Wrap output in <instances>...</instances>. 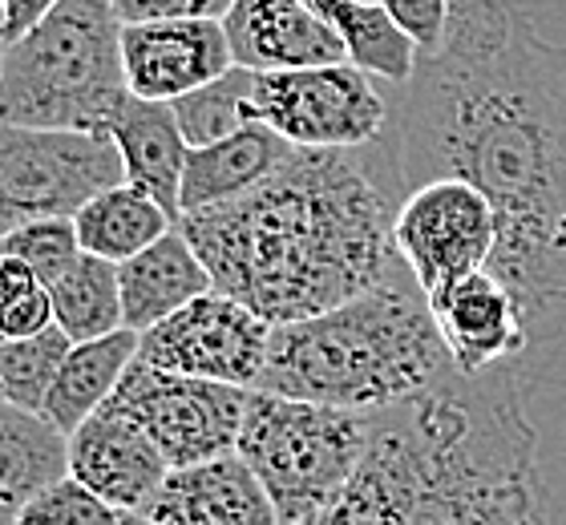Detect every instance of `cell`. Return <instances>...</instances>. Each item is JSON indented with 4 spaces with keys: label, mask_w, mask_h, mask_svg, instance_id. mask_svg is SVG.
Returning a JSON list of instances; mask_svg holds the SVG:
<instances>
[{
    "label": "cell",
    "mask_w": 566,
    "mask_h": 525,
    "mask_svg": "<svg viewBox=\"0 0 566 525\" xmlns=\"http://www.w3.org/2000/svg\"><path fill=\"white\" fill-rule=\"evenodd\" d=\"M248 392L251 388L158 372L150 364L134 360L130 372L122 376L118 392L109 397V409L130 417L158 444L170 469H190L235 453Z\"/></svg>",
    "instance_id": "cell-9"
},
{
    "label": "cell",
    "mask_w": 566,
    "mask_h": 525,
    "mask_svg": "<svg viewBox=\"0 0 566 525\" xmlns=\"http://www.w3.org/2000/svg\"><path fill=\"white\" fill-rule=\"evenodd\" d=\"M272 324L223 292H207L158 327L142 332L138 360L158 372L195 376L231 388H260Z\"/></svg>",
    "instance_id": "cell-11"
},
{
    "label": "cell",
    "mask_w": 566,
    "mask_h": 525,
    "mask_svg": "<svg viewBox=\"0 0 566 525\" xmlns=\"http://www.w3.org/2000/svg\"><path fill=\"white\" fill-rule=\"evenodd\" d=\"M57 4L61 0H0V45L21 41V36L45 21Z\"/></svg>",
    "instance_id": "cell-32"
},
{
    "label": "cell",
    "mask_w": 566,
    "mask_h": 525,
    "mask_svg": "<svg viewBox=\"0 0 566 525\" xmlns=\"http://www.w3.org/2000/svg\"><path fill=\"white\" fill-rule=\"evenodd\" d=\"M437 332L461 376H482L506 368L531 348V324L510 287L485 267L429 300Z\"/></svg>",
    "instance_id": "cell-14"
},
{
    "label": "cell",
    "mask_w": 566,
    "mask_h": 525,
    "mask_svg": "<svg viewBox=\"0 0 566 525\" xmlns=\"http://www.w3.org/2000/svg\"><path fill=\"white\" fill-rule=\"evenodd\" d=\"M106 134L122 154L126 182L138 187L142 195H150L178 222V190H182L190 146L178 129L175 105L126 97V105L114 114Z\"/></svg>",
    "instance_id": "cell-19"
},
{
    "label": "cell",
    "mask_w": 566,
    "mask_h": 525,
    "mask_svg": "<svg viewBox=\"0 0 566 525\" xmlns=\"http://www.w3.org/2000/svg\"><path fill=\"white\" fill-rule=\"evenodd\" d=\"M70 336L61 327H49L33 339H0V392L9 405L41 412L61 360L70 356Z\"/></svg>",
    "instance_id": "cell-26"
},
{
    "label": "cell",
    "mask_w": 566,
    "mask_h": 525,
    "mask_svg": "<svg viewBox=\"0 0 566 525\" xmlns=\"http://www.w3.org/2000/svg\"><path fill=\"white\" fill-rule=\"evenodd\" d=\"M377 4L389 12V21L413 41L421 57H433L437 49L446 45L453 0H377Z\"/></svg>",
    "instance_id": "cell-29"
},
{
    "label": "cell",
    "mask_w": 566,
    "mask_h": 525,
    "mask_svg": "<svg viewBox=\"0 0 566 525\" xmlns=\"http://www.w3.org/2000/svg\"><path fill=\"white\" fill-rule=\"evenodd\" d=\"M138 332L122 327L114 336L73 344L70 356L61 360L57 380L49 388L41 417L53 420L65 437H73L85 420L94 417L97 409H106L109 397L118 392L122 376L130 372V364L138 360Z\"/></svg>",
    "instance_id": "cell-22"
},
{
    "label": "cell",
    "mask_w": 566,
    "mask_h": 525,
    "mask_svg": "<svg viewBox=\"0 0 566 525\" xmlns=\"http://www.w3.org/2000/svg\"><path fill=\"white\" fill-rule=\"evenodd\" d=\"M73 227H77V243L85 255H97L122 267L134 255H142L146 246L166 239L178 222L150 195H142L130 182H118V187L102 190L97 199L85 202L73 214Z\"/></svg>",
    "instance_id": "cell-23"
},
{
    "label": "cell",
    "mask_w": 566,
    "mask_h": 525,
    "mask_svg": "<svg viewBox=\"0 0 566 525\" xmlns=\"http://www.w3.org/2000/svg\"><path fill=\"white\" fill-rule=\"evenodd\" d=\"M0 255L21 259L24 267L36 275V283L49 287V283H57L82 259V243H77L73 219H36L4 234L0 239Z\"/></svg>",
    "instance_id": "cell-27"
},
{
    "label": "cell",
    "mask_w": 566,
    "mask_h": 525,
    "mask_svg": "<svg viewBox=\"0 0 566 525\" xmlns=\"http://www.w3.org/2000/svg\"><path fill=\"white\" fill-rule=\"evenodd\" d=\"M235 0H114L122 24L150 21H223Z\"/></svg>",
    "instance_id": "cell-30"
},
{
    "label": "cell",
    "mask_w": 566,
    "mask_h": 525,
    "mask_svg": "<svg viewBox=\"0 0 566 525\" xmlns=\"http://www.w3.org/2000/svg\"><path fill=\"white\" fill-rule=\"evenodd\" d=\"M251 122L275 129L295 150H365L389 126V102L353 61L316 70L255 73Z\"/></svg>",
    "instance_id": "cell-8"
},
{
    "label": "cell",
    "mask_w": 566,
    "mask_h": 525,
    "mask_svg": "<svg viewBox=\"0 0 566 525\" xmlns=\"http://www.w3.org/2000/svg\"><path fill=\"white\" fill-rule=\"evenodd\" d=\"M45 292L53 300V324L70 336V344L122 332V283L118 267L106 259L82 251V259Z\"/></svg>",
    "instance_id": "cell-24"
},
{
    "label": "cell",
    "mask_w": 566,
    "mask_h": 525,
    "mask_svg": "<svg viewBox=\"0 0 566 525\" xmlns=\"http://www.w3.org/2000/svg\"><path fill=\"white\" fill-rule=\"evenodd\" d=\"M401 190L365 150H295L243 199L178 219L214 292L263 324H300L348 304L401 267Z\"/></svg>",
    "instance_id": "cell-2"
},
{
    "label": "cell",
    "mask_w": 566,
    "mask_h": 525,
    "mask_svg": "<svg viewBox=\"0 0 566 525\" xmlns=\"http://www.w3.org/2000/svg\"><path fill=\"white\" fill-rule=\"evenodd\" d=\"M223 33L239 70L287 73L348 61L340 33L300 0H235Z\"/></svg>",
    "instance_id": "cell-16"
},
{
    "label": "cell",
    "mask_w": 566,
    "mask_h": 525,
    "mask_svg": "<svg viewBox=\"0 0 566 525\" xmlns=\"http://www.w3.org/2000/svg\"><path fill=\"white\" fill-rule=\"evenodd\" d=\"M33 287H41V283H36V275L24 267L21 259L0 255V315L9 312L24 292H33Z\"/></svg>",
    "instance_id": "cell-33"
},
{
    "label": "cell",
    "mask_w": 566,
    "mask_h": 525,
    "mask_svg": "<svg viewBox=\"0 0 566 525\" xmlns=\"http://www.w3.org/2000/svg\"><path fill=\"white\" fill-rule=\"evenodd\" d=\"M0 400H4V392H0Z\"/></svg>",
    "instance_id": "cell-35"
},
{
    "label": "cell",
    "mask_w": 566,
    "mask_h": 525,
    "mask_svg": "<svg viewBox=\"0 0 566 525\" xmlns=\"http://www.w3.org/2000/svg\"><path fill=\"white\" fill-rule=\"evenodd\" d=\"M70 477L118 514H134L163 490L170 465L130 417L106 405L70 437Z\"/></svg>",
    "instance_id": "cell-15"
},
{
    "label": "cell",
    "mask_w": 566,
    "mask_h": 525,
    "mask_svg": "<svg viewBox=\"0 0 566 525\" xmlns=\"http://www.w3.org/2000/svg\"><path fill=\"white\" fill-rule=\"evenodd\" d=\"M392 246L429 300L490 267L497 214L482 190L461 178H433L397 207Z\"/></svg>",
    "instance_id": "cell-10"
},
{
    "label": "cell",
    "mask_w": 566,
    "mask_h": 525,
    "mask_svg": "<svg viewBox=\"0 0 566 525\" xmlns=\"http://www.w3.org/2000/svg\"><path fill=\"white\" fill-rule=\"evenodd\" d=\"M49 327L57 324H53V300H49L45 287L24 292L9 312L0 315V339H33Z\"/></svg>",
    "instance_id": "cell-31"
},
{
    "label": "cell",
    "mask_w": 566,
    "mask_h": 525,
    "mask_svg": "<svg viewBox=\"0 0 566 525\" xmlns=\"http://www.w3.org/2000/svg\"><path fill=\"white\" fill-rule=\"evenodd\" d=\"M17 525H122V514L82 481L65 477L24 505Z\"/></svg>",
    "instance_id": "cell-28"
},
{
    "label": "cell",
    "mask_w": 566,
    "mask_h": 525,
    "mask_svg": "<svg viewBox=\"0 0 566 525\" xmlns=\"http://www.w3.org/2000/svg\"><path fill=\"white\" fill-rule=\"evenodd\" d=\"M122 525H163V522H154V517H146L142 510H134V514H122Z\"/></svg>",
    "instance_id": "cell-34"
},
{
    "label": "cell",
    "mask_w": 566,
    "mask_h": 525,
    "mask_svg": "<svg viewBox=\"0 0 566 525\" xmlns=\"http://www.w3.org/2000/svg\"><path fill=\"white\" fill-rule=\"evenodd\" d=\"M142 514L163 525H280L272 497L239 453L170 469Z\"/></svg>",
    "instance_id": "cell-17"
},
{
    "label": "cell",
    "mask_w": 566,
    "mask_h": 525,
    "mask_svg": "<svg viewBox=\"0 0 566 525\" xmlns=\"http://www.w3.org/2000/svg\"><path fill=\"white\" fill-rule=\"evenodd\" d=\"M70 477V437L41 412L0 400V525H17L24 505Z\"/></svg>",
    "instance_id": "cell-21"
},
{
    "label": "cell",
    "mask_w": 566,
    "mask_h": 525,
    "mask_svg": "<svg viewBox=\"0 0 566 525\" xmlns=\"http://www.w3.org/2000/svg\"><path fill=\"white\" fill-rule=\"evenodd\" d=\"M458 372L437 332L429 295L409 267L348 304L272 327L260 392L332 409L385 412Z\"/></svg>",
    "instance_id": "cell-3"
},
{
    "label": "cell",
    "mask_w": 566,
    "mask_h": 525,
    "mask_svg": "<svg viewBox=\"0 0 566 525\" xmlns=\"http://www.w3.org/2000/svg\"><path fill=\"white\" fill-rule=\"evenodd\" d=\"M373 437V412L248 392L235 453L251 465L280 525H304L353 477Z\"/></svg>",
    "instance_id": "cell-6"
},
{
    "label": "cell",
    "mask_w": 566,
    "mask_h": 525,
    "mask_svg": "<svg viewBox=\"0 0 566 525\" xmlns=\"http://www.w3.org/2000/svg\"><path fill=\"white\" fill-rule=\"evenodd\" d=\"M401 199L461 178L497 214L490 271L531 339L566 324V45L510 0H453L446 45L417 61L392 141Z\"/></svg>",
    "instance_id": "cell-1"
},
{
    "label": "cell",
    "mask_w": 566,
    "mask_h": 525,
    "mask_svg": "<svg viewBox=\"0 0 566 525\" xmlns=\"http://www.w3.org/2000/svg\"><path fill=\"white\" fill-rule=\"evenodd\" d=\"M114 0H61L21 41L0 45V122L106 134L126 105Z\"/></svg>",
    "instance_id": "cell-5"
},
{
    "label": "cell",
    "mask_w": 566,
    "mask_h": 525,
    "mask_svg": "<svg viewBox=\"0 0 566 525\" xmlns=\"http://www.w3.org/2000/svg\"><path fill=\"white\" fill-rule=\"evenodd\" d=\"M122 283V327L130 332H150L187 304H195L199 295L214 292V280L207 263L195 255V246L187 243V234L170 231L154 246H146L142 255L118 267Z\"/></svg>",
    "instance_id": "cell-20"
},
{
    "label": "cell",
    "mask_w": 566,
    "mask_h": 525,
    "mask_svg": "<svg viewBox=\"0 0 566 525\" xmlns=\"http://www.w3.org/2000/svg\"><path fill=\"white\" fill-rule=\"evenodd\" d=\"M405 409L421 453V490L405 525H551L538 432L514 364L453 372Z\"/></svg>",
    "instance_id": "cell-4"
},
{
    "label": "cell",
    "mask_w": 566,
    "mask_h": 525,
    "mask_svg": "<svg viewBox=\"0 0 566 525\" xmlns=\"http://www.w3.org/2000/svg\"><path fill=\"white\" fill-rule=\"evenodd\" d=\"M421 490V453H417L409 409L373 412V437L328 505H319L304 525H405Z\"/></svg>",
    "instance_id": "cell-12"
},
{
    "label": "cell",
    "mask_w": 566,
    "mask_h": 525,
    "mask_svg": "<svg viewBox=\"0 0 566 525\" xmlns=\"http://www.w3.org/2000/svg\"><path fill=\"white\" fill-rule=\"evenodd\" d=\"M118 182H126V170L109 134L0 122V239L24 222L73 219Z\"/></svg>",
    "instance_id": "cell-7"
},
{
    "label": "cell",
    "mask_w": 566,
    "mask_h": 525,
    "mask_svg": "<svg viewBox=\"0 0 566 525\" xmlns=\"http://www.w3.org/2000/svg\"><path fill=\"white\" fill-rule=\"evenodd\" d=\"M126 90L142 102H178L235 70L223 21L122 24Z\"/></svg>",
    "instance_id": "cell-13"
},
{
    "label": "cell",
    "mask_w": 566,
    "mask_h": 525,
    "mask_svg": "<svg viewBox=\"0 0 566 525\" xmlns=\"http://www.w3.org/2000/svg\"><path fill=\"white\" fill-rule=\"evenodd\" d=\"M292 154V141H283L275 129L260 126V122H251L214 146L190 150L187 170H182V190H178V219L243 199L248 190L268 182Z\"/></svg>",
    "instance_id": "cell-18"
},
{
    "label": "cell",
    "mask_w": 566,
    "mask_h": 525,
    "mask_svg": "<svg viewBox=\"0 0 566 525\" xmlns=\"http://www.w3.org/2000/svg\"><path fill=\"white\" fill-rule=\"evenodd\" d=\"M251 85H255V73L235 65L219 82L202 85L195 94L170 102L175 105L178 129H182L190 150L214 146V141H223L231 134H239L243 126H251Z\"/></svg>",
    "instance_id": "cell-25"
}]
</instances>
